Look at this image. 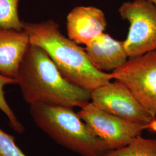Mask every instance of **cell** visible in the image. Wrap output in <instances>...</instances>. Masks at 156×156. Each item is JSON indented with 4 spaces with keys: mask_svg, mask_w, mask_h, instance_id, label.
<instances>
[{
    "mask_svg": "<svg viewBox=\"0 0 156 156\" xmlns=\"http://www.w3.org/2000/svg\"><path fill=\"white\" fill-rule=\"evenodd\" d=\"M123 83L142 106L156 117V50L128 58L111 73Z\"/></svg>",
    "mask_w": 156,
    "mask_h": 156,
    "instance_id": "5b68a950",
    "label": "cell"
},
{
    "mask_svg": "<svg viewBox=\"0 0 156 156\" xmlns=\"http://www.w3.org/2000/svg\"><path fill=\"white\" fill-rule=\"evenodd\" d=\"M34 123L58 144L81 156H101L111 151L73 108L35 103L30 105Z\"/></svg>",
    "mask_w": 156,
    "mask_h": 156,
    "instance_id": "3957f363",
    "label": "cell"
},
{
    "mask_svg": "<svg viewBox=\"0 0 156 156\" xmlns=\"http://www.w3.org/2000/svg\"><path fill=\"white\" fill-rule=\"evenodd\" d=\"M17 81L30 105L42 102L73 108L91 100V92L69 82L45 50L36 45H30Z\"/></svg>",
    "mask_w": 156,
    "mask_h": 156,
    "instance_id": "6da1fadb",
    "label": "cell"
},
{
    "mask_svg": "<svg viewBox=\"0 0 156 156\" xmlns=\"http://www.w3.org/2000/svg\"><path fill=\"white\" fill-rule=\"evenodd\" d=\"M0 156H27L15 144L14 137L0 128Z\"/></svg>",
    "mask_w": 156,
    "mask_h": 156,
    "instance_id": "5bb4252c",
    "label": "cell"
},
{
    "mask_svg": "<svg viewBox=\"0 0 156 156\" xmlns=\"http://www.w3.org/2000/svg\"><path fill=\"white\" fill-rule=\"evenodd\" d=\"M13 84H17L16 80L7 78L0 73V110L8 117L12 128L17 133L22 134L24 131V127L19 121L15 114L6 102L4 91V88L5 86Z\"/></svg>",
    "mask_w": 156,
    "mask_h": 156,
    "instance_id": "4fadbf2b",
    "label": "cell"
},
{
    "mask_svg": "<svg viewBox=\"0 0 156 156\" xmlns=\"http://www.w3.org/2000/svg\"><path fill=\"white\" fill-rule=\"evenodd\" d=\"M79 116L98 137L116 150L129 145L146 129V125L133 123L104 111L89 102L80 108Z\"/></svg>",
    "mask_w": 156,
    "mask_h": 156,
    "instance_id": "8992f818",
    "label": "cell"
},
{
    "mask_svg": "<svg viewBox=\"0 0 156 156\" xmlns=\"http://www.w3.org/2000/svg\"><path fill=\"white\" fill-rule=\"evenodd\" d=\"M84 49L93 66L102 72L117 69L129 58L124 41L114 39L105 33L86 45Z\"/></svg>",
    "mask_w": 156,
    "mask_h": 156,
    "instance_id": "30bf717a",
    "label": "cell"
},
{
    "mask_svg": "<svg viewBox=\"0 0 156 156\" xmlns=\"http://www.w3.org/2000/svg\"><path fill=\"white\" fill-rule=\"evenodd\" d=\"M119 13L129 24L124 41L128 57L156 50V6L147 0H134L124 2Z\"/></svg>",
    "mask_w": 156,
    "mask_h": 156,
    "instance_id": "277c9868",
    "label": "cell"
},
{
    "mask_svg": "<svg viewBox=\"0 0 156 156\" xmlns=\"http://www.w3.org/2000/svg\"><path fill=\"white\" fill-rule=\"evenodd\" d=\"M31 44L43 49L69 82L91 92L113 80L112 73L101 71L90 62L84 48L62 34L59 25L49 20L23 22Z\"/></svg>",
    "mask_w": 156,
    "mask_h": 156,
    "instance_id": "7a4b0ae2",
    "label": "cell"
},
{
    "mask_svg": "<svg viewBox=\"0 0 156 156\" xmlns=\"http://www.w3.org/2000/svg\"><path fill=\"white\" fill-rule=\"evenodd\" d=\"M101 156H156V138L140 135L127 146L111 150Z\"/></svg>",
    "mask_w": 156,
    "mask_h": 156,
    "instance_id": "8fae6325",
    "label": "cell"
},
{
    "mask_svg": "<svg viewBox=\"0 0 156 156\" xmlns=\"http://www.w3.org/2000/svg\"><path fill=\"white\" fill-rule=\"evenodd\" d=\"M146 129L150 131L151 133H156V118L153 119L150 123L146 125Z\"/></svg>",
    "mask_w": 156,
    "mask_h": 156,
    "instance_id": "9a60e30c",
    "label": "cell"
},
{
    "mask_svg": "<svg viewBox=\"0 0 156 156\" xmlns=\"http://www.w3.org/2000/svg\"><path fill=\"white\" fill-rule=\"evenodd\" d=\"M19 1L0 0V27L24 30L23 22L19 16Z\"/></svg>",
    "mask_w": 156,
    "mask_h": 156,
    "instance_id": "7c38bea8",
    "label": "cell"
},
{
    "mask_svg": "<svg viewBox=\"0 0 156 156\" xmlns=\"http://www.w3.org/2000/svg\"><path fill=\"white\" fill-rule=\"evenodd\" d=\"M91 101L101 110L128 122L147 124L156 118L145 109L123 83L117 80L92 91Z\"/></svg>",
    "mask_w": 156,
    "mask_h": 156,
    "instance_id": "52a82bcc",
    "label": "cell"
},
{
    "mask_svg": "<svg viewBox=\"0 0 156 156\" xmlns=\"http://www.w3.org/2000/svg\"><path fill=\"white\" fill-rule=\"evenodd\" d=\"M106 17L101 9L92 6H78L67 17L68 37L78 45H88L104 33Z\"/></svg>",
    "mask_w": 156,
    "mask_h": 156,
    "instance_id": "ba28073f",
    "label": "cell"
},
{
    "mask_svg": "<svg viewBox=\"0 0 156 156\" xmlns=\"http://www.w3.org/2000/svg\"><path fill=\"white\" fill-rule=\"evenodd\" d=\"M147 1L151 2V3H152L156 6V0H147Z\"/></svg>",
    "mask_w": 156,
    "mask_h": 156,
    "instance_id": "2e32d148",
    "label": "cell"
},
{
    "mask_svg": "<svg viewBox=\"0 0 156 156\" xmlns=\"http://www.w3.org/2000/svg\"><path fill=\"white\" fill-rule=\"evenodd\" d=\"M31 45L27 32L0 27V73L16 80L23 59Z\"/></svg>",
    "mask_w": 156,
    "mask_h": 156,
    "instance_id": "9c48e42d",
    "label": "cell"
}]
</instances>
